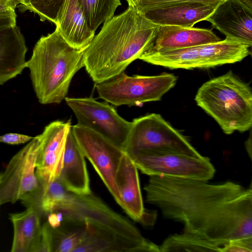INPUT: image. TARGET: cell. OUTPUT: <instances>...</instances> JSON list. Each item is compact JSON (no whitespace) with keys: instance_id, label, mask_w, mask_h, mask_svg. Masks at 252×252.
Instances as JSON below:
<instances>
[{"instance_id":"7","label":"cell","mask_w":252,"mask_h":252,"mask_svg":"<svg viewBox=\"0 0 252 252\" xmlns=\"http://www.w3.org/2000/svg\"><path fill=\"white\" fill-rule=\"evenodd\" d=\"M177 77L163 72L158 75H127L124 71L109 79L95 84L99 97L116 106H133L159 101L173 88Z\"/></svg>"},{"instance_id":"35","label":"cell","mask_w":252,"mask_h":252,"mask_svg":"<svg viewBox=\"0 0 252 252\" xmlns=\"http://www.w3.org/2000/svg\"><path fill=\"white\" fill-rule=\"evenodd\" d=\"M128 4V6L136 7L138 4L139 0H126Z\"/></svg>"},{"instance_id":"30","label":"cell","mask_w":252,"mask_h":252,"mask_svg":"<svg viewBox=\"0 0 252 252\" xmlns=\"http://www.w3.org/2000/svg\"><path fill=\"white\" fill-rule=\"evenodd\" d=\"M33 137L17 133H8L0 135V142L10 145H18L29 142Z\"/></svg>"},{"instance_id":"15","label":"cell","mask_w":252,"mask_h":252,"mask_svg":"<svg viewBox=\"0 0 252 252\" xmlns=\"http://www.w3.org/2000/svg\"><path fill=\"white\" fill-rule=\"evenodd\" d=\"M40 212L34 206L9 214L14 230L11 252H47L43 236Z\"/></svg>"},{"instance_id":"2","label":"cell","mask_w":252,"mask_h":252,"mask_svg":"<svg viewBox=\"0 0 252 252\" xmlns=\"http://www.w3.org/2000/svg\"><path fill=\"white\" fill-rule=\"evenodd\" d=\"M159 26L135 7L103 23L84 51V67L95 84L124 72L153 45Z\"/></svg>"},{"instance_id":"22","label":"cell","mask_w":252,"mask_h":252,"mask_svg":"<svg viewBox=\"0 0 252 252\" xmlns=\"http://www.w3.org/2000/svg\"><path fill=\"white\" fill-rule=\"evenodd\" d=\"M251 47L225 37L220 41L198 46L199 68L239 62L251 54Z\"/></svg>"},{"instance_id":"29","label":"cell","mask_w":252,"mask_h":252,"mask_svg":"<svg viewBox=\"0 0 252 252\" xmlns=\"http://www.w3.org/2000/svg\"><path fill=\"white\" fill-rule=\"evenodd\" d=\"M252 237L232 240L222 247V252H252Z\"/></svg>"},{"instance_id":"26","label":"cell","mask_w":252,"mask_h":252,"mask_svg":"<svg viewBox=\"0 0 252 252\" xmlns=\"http://www.w3.org/2000/svg\"><path fill=\"white\" fill-rule=\"evenodd\" d=\"M90 30L95 32L102 23L111 19L120 0H78Z\"/></svg>"},{"instance_id":"9","label":"cell","mask_w":252,"mask_h":252,"mask_svg":"<svg viewBox=\"0 0 252 252\" xmlns=\"http://www.w3.org/2000/svg\"><path fill=\"white\" fill-rule=\"evenodd\" d=\"M143 173L208 181L214 177L215 169L210 159L180 153L141 150L129 156Z\"/></svg>"},{"instance_id":"11","label":"cell","mask_w":252,"mask_h":252,"mask_svg":"<svg viewBox=\"0 0 252 252\" xmlns=\"http://www.w3.org/2000/svg\"><path fill=\"white\" fill-rule=\"evenodd\" d=\"M78 145L119 205L115 175L125 151L98 133L78 124L72 126Z\"/></svg>"},{"instance_id":"6","label":"cell","mask_w":252,"mask_h":252,"mask_svg":"<svg viewBox=\"0 0 252 252\" xmlns=\"http://www.w3.org/2000/svg\"><path fill=\"white\" fill-rule=\"evenodd\" d=\"M40 146L38 135L10 159L0 175V205L21 200L26 207L34 206L39 209L42 189L36 167Z\"/></svg>"},{"instance_id":"25","label":"cell","mask_w":252,"mask_h":252,"mask_svg":"<svg viewBox=\"0 0 252 252\" xmlns=\"http://www.w3.org/2000/svg\"><path fill=\"white\" fill-rule=\"evenodd\" d=\"M223 246L197 234L184 231L167 238L159 246V250L160 252H222Z\"/></svg>"},{"instance_id":"17","label":"cell","mask_w":252,"mask_h":252,"mask_svg":"<svg viewBox=\"0 0 252 252\" xmlns=\"http://www.w3.org/2000/svg\"><path fill=\"white\" fill-rule=\"evenodd\" d=\"M137 169L125 152L116 173L115 183L120 195L119 205L132 220L140 222L145 210Z\"/></svg>"},{"instance_id":"10","label":"cell","mask_w":252,"mask_h":252,"mask_svg":"<svg viewBox=\"0 0 252 252\" xmlns=\"http://www.w3.org/2000/svg\"><path fill=\"white\" fill-rule=\"evenodd\" d=\"M64 100L74 113L77 124L98 133L124 151L131 122L122 118L112 105L92 97H66Z\"/></svg>"},{"instance_id":"12","label":"cell","mask_w":252,"mask_h":252,"mask_svg":"<svg viewBox=\"0 0 252 252\" xmlns=\"http://www.w3.org/2000/svg\"><path fill=\"white\" fill-rule=\"evenodd\" d=\"M71 124L70 120L54 121L47 125L39 135L41 146L36 161V173L42 191L60 176Z\"/></svg>"},{"instance_id":"1","label":"cell","mask_w":252,"mask_h":252,"mask_svg":"<svg viewBox=\"0 0 252 252\" xmlns=\"http://www.w3.org/2000/svg\"><path fill=\"white\" fill-rule=\"evenodd\" d=\"M144 189L147 203L182 222L184 231L225 245L252 237V189L227 181L152 176Z\"/></svg>"},{"instance_id":"34","label":"cell","mask_w":252,"mask_h":252,"mask_svg":"<svg viewBox=\"0 0 252 252\" xmlns=\"http://www.w3.org/2000/svg\"><path fill=\"white\" fill-rule=\"evenodd\" d=\"M244 7L252 11V0H236Z\"/></svg>"},{"instance_id":"31","label":"cell","mask_w":252,"mask_h":252,"mask_svg":"<svg viewBox=\"0 0 252 252\" xmlns=\"http://www.w3.org/2000/svg\"><path fill=\"white\" fill-rule=\"evenodd\" d=\"M16 13L0 14V31L16 25Z\"/></svg>"},{"instance_id":"20","label":"cell","mask_w":252,"mask_h":252,"mask_svg":"<svg viewBox=\"0 0 252 252\" xmlns=\"http://www.w3.org/2000/svg\"><path fill=\"white\" fill-rule=\"evenodd\" d=\"M27 51L25 38L17 25L0 31V85L26 68Z\"/></svg>"},{"instance_id":"24","label":"cell","mask_w":252,"mask_h":252,"mask_svg":"<svg viewBox=\"0 0 252 252\" xmlns=\"http://www.w3.org/2000/svg\"><path fill=\"white\" fill-rule=\"evenodd\" d=\"M198 46L168 51L149 49L139 59L149 63L170 69L199 68Z\"/></svg>"},{"instance_id":"28","label":"cell","mask_w":252,"mask_h":252,"mask_svg":"<svg viewBox=\"0 0 252 252\" xmlns=\"http://www.w3.org/2000/svg\"><path fill=\"white\" fill-rule=\"evenodd\" d=\"M224 0H140L135 7L140 12L160 8L167 6L188 2L213 3Z\"/></svg>"},{"instance_id":"21","label":"cell","mask_w":252,"mask_h":252,"mask_svg":"<svg viewBox=\"0 0 252 252\" xmlns=\"http://www.w3.org/2000/svg\"><path fill=\"white\" fill-rule=\"evenodd\" d=\"M56 27L65 40L77 49L84 51L94 36L78 0H65Z\"/></svg>"},{"instance_id":"3","label":"cell","mask_w":252,"mask_h":252,"mask_svg":"<svg viewBox=\"0 0 252 252\" xmlns=\"http://www.w3.org/2000/svg\"><path fill=\"white\" fill-rule=\"evenodd\" d=\"M83 54V50L71 46L57 27L37 41L26 67L41 104H59L64 100L72 79L84 67Z\"/></svg>"},{"instance_id":"23","label":"cell","mask_w":252,"mask_h":252,"mask_svg":"<svg viewBox=\"0 0 252 252\" xmlns=\"http://www.w3.org/2000/svg\"><path fill=\"white\" fill-rule=\"evenodd\" d=\"M88 232L86 224L71 220H63L57 227L51 226L47 221L42 224L47 252H74Z\"/></svg>"},{"instance_id":"33","label":"cell","mask_w":252,"mask_h":252,"mask_svg":"<svg viewBox=\"0 0 252 252\" xmlns=\"http://www.w3.org/2000/svg\"><path fill=\"white\" fill-rule=\"evenodd\" d=\"M245 147L246 150L249 155L250 158H252V137L250 133V137L245 142Z\"/></svg>"},{"instance_id":"14","label":"cell","mask_w":252,"mask_h":252,"mask_svg":"<svg viewBox=\"0 0 252 252\" xmlns=\"http://www.w3.org/2000/svg\"><path fill=\"white\" fill-rule=\"evenodd\" d=\"M206 21L226 37L252 47V11L237 0H223Z\"/></svg>"},{"instance_id":"36","label":"cell","mask_w":252,"mask_h":252,"mask_svg":"<svg viewBox=\"0 0 252 252\" xmlns=\"http://www.w3.org/2000/svg\"><path fill=\"white\" fill-rule=\"evenodd\" d=\"M139 1H138V2H139Z\"/></svg>"},{"instance_id":"27","label":"cell","mask_w":252,"mask_h":252,"mask_svg":"<svg viewBox=\"0 0 252 252\" xmlns=\"http://www.w3.org/2000/svg\"><path fill=\"white\" fill-rule=\"evenodd\" d=\"M20 12L29 10L38 15L40 21H48L56 25L65 0H18Z\"/></svg>"},{"instance_id":"13","label":"cell","mask_w":252,"mask_h":252,"mask_svg":"<svg viewBox=\"0 0 252 252\" xmlns=\"http://www.w3.org/2000/svg\"><path fill=\"white\" fill-rule=\"evenodd\" d=\"M88 232L74 252H160L159 246L127 237L101 224L87 225Z\"/></svg>"},{"instance_id":"4","label":"cell","mask_w":252,"mask_h":252,"mask_svg":"<svg viewBox=\"0 0 252 252\" xmlns=\"http://www.w3.org/2000/svg\"><path fill=\"white\" fill-rule=\"evenodd\" d=\"M194 99L226 134L252 127L251 89L231 71L204 83Z\"/></svg>"},{"instance_id":"5","label":"cell","mask_w":252,"mask_h":252,"mask_svg":"<svg viewBox=\"0 0 252 252\" xmlns=\"http://www.w3.org/2000/svg\"><path fill=\"white\" fill-rule=\"evenodd\" d=\"M42 212L61 213L63 220H71L87 225L101 224L111 227L132 239H147L127 218L115 212L93 193L77 194L66 190L58 178L43 190L40 202Z\"/></svg>"},{"instance_id":"18","label":"cell","mask_w":252,"mask_h":252,"mask_svg":"<svg viewBox=\"0 0 252 252\" xmlns=\"http://www.w3.org/2000/svg\"><path fill=\"white\" fill-rule=\"evenodd\" d=\"M85 158L71 126L66 138L63 165L58 178L64 189L70 192L77 194L92 193Z\"/></svg>"},{"instance_id":"19","label":"cell","mask_w":252,"mask_h":252,"mask_svg":"<svg viewBox=\"0 0 252 252\" xmlns=\"http://www.w3.org/2000/svg\"><path fill=\"white\" fill-rule=\"evenodd\" d=\"M220 40L221 39L214 33L212 28L159 26L153 45L149 49L168 51L212 43Z\"/></svg>"},{"instance_id":"32","label":"cell","mask_w":252,"mask_h":252,"mask_svg":"<svg viewBox=\"0 0 252 252\" xmlns=\"http://www.w3.org/2000/svg\"><path fill=\"white\" fill-rule=\"evenodd\" d=\"M19 3L18 0H0V14L16 13Z\"/></svg>"},{"instance_id":"16","label":"cell","mask_w":252,"mask_h":252,"mask_svg":"<svg viewBox=\"0 0 252 252\" xmlns=\"http://www.w3.org/2000/svg\"><path fill=\"white\" fill-rule=\"evenodd\" d=\"M222 1L180 3L142 13L149 20L159 26L192 27L198 22L206 21Z\"/></svg>"},{"instance_id":"8","label":"cell","mask_w":252,"mask_h":252,"mask_svg":"<svg viewBox=\"0 0 252 252\" xmlns=\"http://www.w3.org/2000/svg\"><path fill=\"white\" fill-rule=\"evenodd\" d=\"M141 150L180 153L195 157L202 156L189 140L159 114L134 119L124 151L128 155Z\"/></svg>"}]
</instances>
